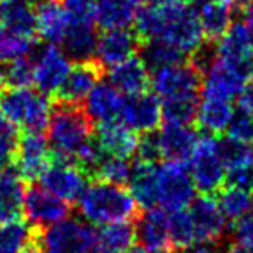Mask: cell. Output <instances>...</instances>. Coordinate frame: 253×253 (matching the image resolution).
<instances>
[{
	"label": "cell",
	"mask_w": 253,
	"mask_h": 253,
	"mask_svg": "<svg viewBox=\"0 0 253 253\" xmlns=\"http://www.w3.org/2000/svg\"><path fill=\"white\" fill-rule=\"evenodd\" d=\"M92 139V120L82 104L54 101L47 125V141L54 158L75 162L80 149Z\"/></svg>",
	"instance_id": "obj_1"
},
{
	"label": "cell",
	"mask_w": 253,
	"mask_h": 253,
	"mask_svg": "<svg viewBox=\"0 0 253 253\" xmlns=\"http://www.w3.org/2000/svg\"><path fill=\"white\" fill-rule=\"evenodd\" d=\"M137 201L130 191L111 182L94 180L78 200L82 217L95 225H109L116 222L137 220Z\"/></svg>",
	"instance_id": "obj_2"
},
{
	"label": "cell",
	"mask_w": 253,
	"mask_h": 253,
	"mask_svg": "<svg viewBox=\"0 0 253 253\" xmlns=\"http://www.w3.org/2000/svg\"><path fill=\"white\" fill-rule=\"evenodd\" d=\"M49 99L30 87H9L0 92V113L9 123L21 126L23 132H43L49 125Z\"/></svg>",
	"instance_id": "obj_3"
},
{
	"label": "cell",
	"mask_w": 253,
	"mask_h": 253,
	"mask_svg": "<svg viewBox=\"0 0 253 253\" xmlns=\"http://www.w3.org/2000/svg\"><path fill=\"white\" fill-rule=\"evenodd\" d=\"M158 5L163 18V28L158 39L177 47L189 57V54L205 42L196 11L187 0H170Z\"/></svg>",
	"instance_id": "obj_4"
},
{
	"label": "cell",
	"mask_w": 253,
	"mask_h": 253,
	"mask_svg": "<svg viewBox=\"0 0 253 253\" xmlns=\"http://www.w3.org/2000/svg\"><path fill=\"white\" fill-rule=\"evenodd\" d=\"M189 170L193 182L201 196H217L225 186L227 170L218 151V141L215 135L205 134L198 142L189 158Z\"/></svg>",
	"instance_id": "obj_5"
},
{
	"label": "cell",
	"mask_w": 253,
	"mask_h": 253,
	"mask_svg": "<svg viewBox=\"0 0 253 253\" xmlns=\"http://www.w3.org/2000/svg\"><path fill=\"white\" fill-rule=\"evenodd\" d=\"M43 253H99L97 231L78 218L54 224L39 232Z\"/></svg>",
	"instance_id": "obj_6"
},
{
	"label": "cell",
	"mask_w": 253,
	"mask_h": 253,
	"mask_svg": "<svg viewBox=\"0 0 253 253\" xmlns=\"http://www.w3.org/2000/svg\"><path fill=\"white\" fill-rule=\"evenodd\" d=\"M196 186L184 162L167 160L158 169V203L165 210L177 211L191 207Z\"/></svg>",
	"instance_id": "obj_7"
},
{
	"label": "cell",
	"mask_w": 253,
	"mask_h": 253,
	"mask_svg": "<svg viewBox=\"0 0 253 253\" xmlns=\"http://www.w3.org/2000/svg\"><path fill=\"white\" fill-rule=\"evenodd\" d=\"M70 203L50 191H47L43 186L32 184L26 187L25 201H23V213L32 227L35 229H47L54 224L66 220L70 215Z\"/></svg>",
	"instance_id": "obj_8"
},
{
	"label": "cell",
	"mask_w": 253,
	"mask_h": 253,
	"mask_svg": "<svg viewBox=\"0 0 253 253\" xmlns=\"http://www.w3.org/2000/svg\"><path fill=\"white\" fill-rule=\"evenodd\" d=\"M151 87L162 99L180 97V95L200 94L203 87V75L189 63L173 64L153 71Z\"/></svg>",
	"instance_id": "obj_9"
},
{
	"label": "cell",
	"mask_w": 253,
	"mask_h": 253,
	"mask_svg": "<svg viewBox=\"0 0 253 253\" xmlns=\"http://www.w3.org/2000/svg\"><path fill=\"white\" fill-rule=\"evenodd\" d=\"M87 173L73 162L54 158L45 172L40 177V182L47 191L56 194L57 198L73 203L82 198L87 189Z\"/></svg>",
	"instance_id": "obj_10"
},
{
	"label": "cell",
	"mask_w": 253,
	"mask_h": 253,
	"mask_svg": "<svg viewBox=\"0 0 253 253\" xmlns=\"http://www.w3.org/2000/svg\"><path fill=\"white\" fill-rule=\"evenodd\" d=\"M104 77V66L99 61L88 59L80 61L71 66L68 77L54 94L56 102H66V104H82L88 97L94 87Z\"/></svg>",
	"instance_id": "obj_11"
},
{
	"label": "cell",
	"mask_w": 253,
	"mask_h": 253,
	"mask_svg": "<svg viewBox=\"0 0 253 253\" xmlns=\"http://www.w3.org/2000/svg\"><path fill=\"white\" fill-rule=\"evenodd\" d=\"M50 146L42 132H23L16 148V170L25 180L40 179L50 165Z\"/></svg>",
	"instance_id": "obj_12"
},
{
	"label": "cell",
	"mask_w": 253,
	"mask_h": 253,
	"mask_svg": "<svg viewBox=\"0 0 253 253\" xmlns=\"http://www.w3.org/2000/svg\"><path fill=\"white\" fill-rule=\"evenodd\" d=\"M37 90L43 94H56L71 70L70 57L56 43H49L33 57Z\"/></svg>",
	"instance_id": "obj_13"
},
{
	"label": "cell",
	"mask_w": 253,
	"mask_h": 253,
	"mask_svg": "<svg viewBox=\"0 0 253 253\" xmlns=\"http://www.w3.org/2000/svg\"><path fill=\"white\" fill-rule=\"evenodd\" d=\"M217 56L245 75H253V35L245 23H232L217 42Z\"/></svg>",
	"instance_id": "obj_14"
},
{
	"label": "cell",
	"mask_w": 253,
	"mask_h": 253,
	"mask_svg": "<svg viewBox=\"0 0 253 253\" xmlns=\"http://www.w3.org/2000/svg\"><path fill=\"white\" fill-rule=\"evenodd\" d=\"M191 218L196 245H217L225 234V217L211 196H200L191 203Z\"/></svg>",
	"instance_id": "obj_15"
},
{
	"label": "cell",
	"mask_w": 253,
	"mask_h": 253,
	"mask_svg": "<svg viewBox=\"0 0 253 253\" xmlns=\"http://www.w3.org/2000/svg\"><path fill=\"white\" fill-rule=\"evenodd\" d=\"M137 239L148 253H175L165 208H149L137 217Z\"/></svg>",
	"instance_id": "obj_16"
},
{
	"label": "cell",
	"mask_w": 253,
	"mask_h": 253,
	"mask_svg": "<svg viewBox=\"0 0 253 253\" xmlns=\"http://www.w3.org/2000/svg\"><path fill=\"white\" fill-rule=\"evenodd\" d=\"M142 42L135 32L106 30L97 42V61L104 68H115L141 52Z\"/></svg>",
	"instance_id": "obj_17"
},
{
	"label": "cell",
	"mask_w": 253,
	"mask_h": 253,
	"mask_svg": "<svg viewBox=\"0 0 253 253\" xmlns=\"http://www.w3.org/2000/svg\"><path fill=\"white\" fill-rule=\"evenodd\" d=\"M248 75L236 70L234 66L218 59L213 63L207 75H205L201 95L203 99H220V101H231L232 97L241 94Z\"/></svg>",
	"instance_id": "obj_18"
},
{
	"label": "cell",
	"mask_w": 253,
	"mask_h": 253,
	"mask_svg": "<svg viewBox=\"0 0 253 253\" xmlns=\"http://www.w3.org/2000/svg\"><path fill=\"white\" fill-rule=\"evenodd\" d=\"M196 11L207 42L217 43L232 25V0H187Z\"/></svg>",
	"instance_id": "obj_19"
},
{
	"label": "cell",
	"mask_w": 253,
	"mask_h": 253,
	"mask_svg": "<svg viewBox=\"0 0 253 253\" xmlns=\"http://www.w3.org/2000/svg\"><path fill=\"white\" fill-rule=\"evenodd\" d=\"M162 118V104H160V97L156 94L146 92L141 95L126 97L122 123L128 125L132 130L141 132V134L156 130Z\"/></svg>",
	"instance_id": "obj_20"
},
{
	"label": "cell",
	"mask_w": 253,
	"mask_h": 253,
	"mask_svg": "<svg viewBox=\"0 0 253 253\" xmlns=\"http://www.w3.org/2000/svg\"><path fill=\"white\" fill-rule=\"evenodd\" d=\"M126 99L116 87H113L109 82H99L94 90L88 94L85 102V111L88 113L92 122L111 123L122 122L123 108Z\"/></svg>",
	"instance_id": "obj_21"
},
{
	"label": "cell",
	"mask_w": 253,
	"mask_h": 253,
	"mask_svg": "<svg viewBox=\"0 0 253 253\" xmlns=\"http://www.w3.org/2000/svg\"><path fill=\"white\" fill-rule=\"evenodd\" d=\"M95 141L106 155L122 160L132 158L139 148V137L135 130L122 122L101 123L95 134Z\"/></svg>",
	"instance_id": "obj_22"
},
{
	"label": "cell",
	"mask_w": 253,
	"mask_h": 253,
	"mask_svg": "<svg viewBox=\"0 0 253 253\" xmlns=\"http://www.w3.org/2000/svg\"><path fill=\"white\" fill-rule=\"evenodd\" d=\"M108 78L113 87H116L128 97L146 94L151 87L149 68L141 56H134L132 59L111 68Z\"/></svg>",
	"instance_id": "obj_23"
},
{
	"label": "cell",
	"mask_w": 253,
	"mask_h": 253,
	"mask_svg": "<svg viewBox=\"0 0 253 253\" xmlns=\"http://www.w3.org/2000/svg\"><path fill=\"white\" fill-rule=\"evenodd\" d=\"M37 33L49 43H63L71 26L61 0H39L35 5Z\"/></svg>",
	"instance_id": "obj_24"
},
{
	"label": "cell",
	"mask_w": 253,
	"mask_h": 253,
	"mask_svg": "<svg viewBox=\"0 0 253 253\" xmlns=\"http://www.w3.org/2000/svg\"><path fill=\"white\" fill-rule=\"evenodd\" d=\"M158 134L163 158L172 160V162H186L191 158L198 142V135L189 125L165 122Z\"/></svg>",
	"instance_id": "obj_25"
},
{
	"label": "cell",
	"mask_w": 253,
	"mask_h": 253,
	"mask_svg": "<svg viewBox=\"0 0 253 253\" xmlns=\"http://www.w3.org/2000/svg\"><path fill=\"white\" fill-rule=\"evenodd\" d=\"M142 0H97L95 23L99 28L126 30L137 19Z\"/></svg>",
	"instance_id": "obj_26"
},
{
	"label": "cell",
	"mask_w": 253,
	"mask_h": 253,
	"mask_svg": "<svg viewBox=\"0 0 253 253\" xmlns=\"http://www.w3.org/2000/svg\"><path fill=\"white\" fill-rule=\"evenodd\" d=\"M0 25L9 32L28 39L39 35L35 7L30 0H0Z\"/></svg>",
	"instance_id": "obj_27"
},
{
	"label": "cell",
	"mask_w": 253,
	"mask_h": 253,
	"mask_svg": "<svg viewBox=\"0 0 253 253\" xmlns=\"http://www.w3.org/2000/svg\"><path fill=\"white\" fill-rule=\"evenodd\" d=\"M18 170H2L0 172V224L18 220L23 213L26 187Z\"/></svg>",
	"instance_id": "obj_28"
},
{
	"label": "cell",
	"mask_w": 253,
	"mask_h": 253,
	"mask_svg": "<svg viewBox=\"0 0 253 253\" xmlns=\"http://www.w3.org/2000/svg\"><path fill=\"white\" fill-rule=\"evenodd\" d=\"M128 186L132 196L142 210L155 208L158 203V170L155 163L137 160L132 167Z\"/></svg>",
	"instance_id": "obj_29"
},
{
	"label": "cell",
	"mask_w": 253,
	"mask_h": 253,
	"mask_svg": "<svg viewBox=\"0 0 253 253\" xmlns=\"http://www.w3.org/2000/svg\"><path fill=\"white\" fill-rule=\"evenodd\" d=\"M232 118H234V109L229 101L203 99L200 109H198L196 125L200 130L207 132V134L220 135L225 130H229Z\"/></svg>",
	"instance_id": "obj_30"
},
{
	"label": "cell",
	"mask_w": 253,
	"mask_h": 253,
	"mask_svg": "<svg viewBox=\"0 0 253 253\" xmlns=\"http://www.w3.org/2000/svg\"><path fill=\"white\" fill-rule=\"evenodd\" d=\"M99 37L94 25H71L63 40L64 52L75 63L94 59Z\"/></svg>",
	"instance_id": "obj_31"
},
{
	"label": "cell",
	"mask_w": 253,
	"mask_h": 253,
	"mask_svg": "<svg viewBox=\"0 0 253 253\" xmlns=\"http://www.w3.org/2000/svg\"><path fill=\"white\" fill-rule=\"evenodd\" d=\"M137 229L132 222H116L104 225L97 232L99 253H126L134 248Z\"/></svg>",
	"instance_id": "obj_32"
},
{
	"label": "cell",
	"mask_w": 253,
	"mask_h": 253,
	"mask_svg": "<svg viewBox=\"0 0 253 253\" xmlns=\"http://www.w3.org/2000/svg\"><path fill=\"white\" fill-rule=\"evenodd\" d=\"M217 205L224 217L236 224L239 218L253 210V193L225 184L217 194Z\"/></svg>",
	"instance_id": "obj_33"
},
{
	"label": "cell",
	"mask_w": 253,
	"mask_h": 253,
	"mask_svg": "<svg viewBox=\"0 0 253 253\" xmlns=\"http://www.w3.org/2000/svg\"><path fill=\"white\" fill-rule=\"evenodd\" d=\"M39 231L19 218L0 224V253H21L37 238Z\"/></svg>",
	"instance_id": "obj_34"
},
{
	"label": "cell",
	"mask_w": 253,
	"mask_h": 253,
	"mask_svg": "<svg viewBox=\"0 0 253 253\" xmlns=\"http://www.w3.org/2000/svg\"><path fill=\"white\" fill-rule=\"evenodd\" d=\"M141 57L144 59V63L148 64L149 70H153V71L160 70V68H165V66H173V64L186 63V54L162 39H155V40H149V42L142 43Z\"/></svg>",
	"instance_id": "obj_35"
},
{
	"label": "cell",
	"mask_w": 253,
	"mask_h": 253,
	"mask_svg": "<svg viewBox=\"0 0 253 253\" xmlns=\"http://www.w3.org/2000/svg\"><path fill=\"white\" fill-rule=\"evenodd\" d=\"M198 109H200V94H189L163 99L162 115L169 123L191 125L193 122H196Z\"/></svg>",
	"instance_id": "obj_36"
},
{
	"label": "cell",
	"mask_w": 253,
	"mask_h": 253,
	"mask_svg": "<svg viewBox=\"0 0 253 253\" xmlns=\"http://www.w3.org/2000/svg\"><path fill=\"white\" fill-rule=\"evenodd\" d=\"M218 151H220L222 162H224L227 172L253 167V146L238 141L231 135L218 141Z\"/></svg>",
	"instance_id": "obj_37"
},
{
	"label": "cell",
	"mask_w": 253,
	"mask_h": 253,
	"mask_svg": "<svg viewBox=\"0 0 253 253\" xmlns=\"http://www.w3.org/2000/svg\"><path fill=\"white\" fill-rule=\"evenodd\" d=\"M170 239H172V246L175 253H180L196 245V231H194V224L189 211H172V215H170Z\"/></svg>",
	"instance_id": "obj_38"
},
{
	"label": "cell",
	"mask_w": 253,
	"mask_h": 253,
	"mask_svg": "<svg viewBox=\"0 0 253 253\" xmlns=\"http://www.w3.org/2000/svg\"><path fill=\"white\" fill-rule=\"evenodd\" d=\"M132 167L128 163V160L115 158V156H109L104 153L102 160L99 162V165L95 167L94 173H92V182L94 180H101V182H111L123 186L130 180Z\"/></svg>",
	"instance_id": "obj_39"
},
{
	"label": "cell",
	"mask_w": 253,
	"mask_h": 253,
	"mask_svg": "<svg viewBox=\"0 0 253 253\" xmlns=\"http://www.w3.org/2000/svg\"><path fill=\"white\" fill-rule=\"evenodd\" d=\"M35 39L21 37L0 26V63H12L33 52Z\"/></svg>",
	"instance_id": "obj_40"
},
{
	"label": "cell",
	"mask_w": 253,
	"mask_h": 253,
	"mask_svg": "<svg viewBox=\"0 0 253 253\" xmlns=\"http://www.w3.org/2000/svg\"><path fill=\"white\" fill-rule=\"evenodd\" d=\"M5 80L11 87H30L35 84V66L32 57H21L5 68Z\"/></svg>",
	"instance_id": "obj_41"
},
{
	"label": "cell",
	"mask_w": 253,
	"mask_h": 253,
	"mask_svg": "<svg viewBox=\"0 0 253 253\" xmlns=\"http://www.w3.org/2000/svg\"><path fill=\"white\" fill-rule=\"evenodd\" d=\"M71 25H95L97 0H61Z\"/></svg>",
	"instance_id": "obj_42"
},
{
	"label": "cell",
	"mask_w": 253,
	"mask_h": 253,
	"mask_svg": "<svg viewBox=\"0 0 253 253\" xmlns=\"http://www.w3.org/2000/svg\"><path fill=\"white\" fill-rule=\"evenodd\" d=\"M227 135L253 146V115L245 111H239L238 115H234L231 125H229Z\"/></svg>",
	"instance_id": "obj_43"
},
{
	"label": "cell",
	"mask_w": 253,
	"mask_h": 253,
	"mask_svg": "<svg viewBox=\"0 0 253 253\" xmlns=\"http://www.w3.org/2000/svg\"><path fill=\"white\" fill-rule=\"evenodd\" d=\"M137 156L142 162L156 163L162 156V148H160V134L156 130L146 132L139 139Z\"/></svg>",
	"instance_id": "obj_44"
},
{
	"label": "cell",
	"mask_w": 253,
	"mask_h": 253,
	"mask_svg": "<svg viewBox=\"0 0 253 253\" xmlns=\"http://www.w3.org/2000/svg\"><path fill=\"white\" fill-rule=\"evenodd\" d=\"M18 134L16 128L11 126L9 130L0 134V172L7 170L11 162H14L16 156V148H18Z\"/></svg>",
	"instance_id": "obj_45"
},
{
	"label": "cell",
	"mask_w": 253,
	"mask_h": 253,
	"mask_svg": "<svg viewBox=\"0 0 253 253\" xmlns=\"http://www.w3.org/2000/svg\"><path fill=\"white\" fill-rule=\"evenodd\" d=\"M234 236L238 245L253 253V210L234 224Z\"/></svg>",
	"instance_id": "obj_46"
},
{
	"label": "cell",
	"mask_w": 253,
	"mask_h": 253,
	"mask_svg": "<svg viewBox=\"0 0 253 253\" xmlns=\"http://www.w3.org/2000/svg\"><path fill=\"white\" fill-rule=\"evenodd\" d=\"M238 104L241 111L253 115V75L246 80L241 94L238 95Z\"/></svg>",
	"instance_id": "obj_47"
},
{
	"label": "cell",
	"mask_w": 253,
	"mask_h": 253,
	"mask_svg": "<svg viewBox=\"0 0 253 253\" xmlns=\"http://www.w3.org/2000/svg\"><path fill=\"white\" fill-rule=\"evenodd\" d=\"M243 16H245V19H246V23L245 25L248 26V30L252 32V35H253V0L250 2L248 5L245 7V11L241 12Z\"/></svg>",
	"instance_id": "obj_48"
},
{
	"label": "cell",
	"mask_w": 253,
	"mask_h": 253,
	"mask_svg": "<svg viewBox=\"0 0 253 253\" xmlns=\"http://www.w3.org/2000/svg\"><path fill=\"white\" fill-rule=\"evenodd\" d=\"M39 232H40V231H39ZM21 253H43L42 245H40V241H39V234H37V238L33 239V241L30 243V245L26 246V248L23 250Z\"/></svg>",
	"instance_id": "obj_49"
},
{
	"label": "cell",
	"mask_w": 253,
	"mask_h": 253,
	"mask_svg": "<svg viewBox=\"0 0 253 253\" xmlns=\"http://www.w3.org/2000/svg\"><path fill=\"white\" fill-rule=\"evenodd\" d=\"M224 253H252V252H248V250L243 248L241 245L234 243V245H229L227 248H225V252H224Z\"/></svg>",
	"instance_id": "obj_50"
},
{
	"label": "cell",
	"mask_w": 253,
	"mask_h": 253,
	"mask_svg": "<svg viewBox=\"0 0 253 253\" xmlns=\"http://www.w3.org/2000/svg\"><path fill=\"white\" fill-rule=\"evenodd\" d=\"M11 126H14V125H12V123H9L7 120H5V116L0 113V134H2V132H5V130H9Z\"/></svg>",
	"instance_id": "obj_51"
},
{
	"label": "cell",
	"mask_w": 253,
	"mask_h": 253,
	"mask_svg": "<svg viewBox=\"0 0 253 253\" xmlns=\"http://www.w3.org/2000/svg\"><path fill=\"white\" fill-rule=\"evenodd\" d=\"M4 84H7V80H5V70L0 66V92L4 90Z\"/></svg>",
	"instance_id": "obj_52"
},
{
	"label": "cell",
	"mask_w": 253,
	"mask_h": 253,
	"mask_svg": "<svg viewBox=\"0 0 253 253\" xmlns=\"http://www.w3.org/2000/svg\"><path fill=\"white\" fill-rule=\"evenodd\" d=\"M126 253H148V252L141 246V248H132L130 252H126Z\"/></svg>",
	"instance_id": "obj_53"
},
{
	"label": "cell",
	"mask_w": 253,
	"mask_h": 253,
	"mask_svg": "<svg viewBox=\"0 0 253 253\" xmlns=\"http://www.w3.org/2000/svg\"><path fill=\"white\" fill-rule=\"evenodd\" d=\"M194 253H215V252H211V250H207V248H201V250H196Z\"/></svg>",
	"instance_id": "obj_54"
},
{
	"label": "cell",
	"mask_w": 253,
	"mask_h": 253,
	"mask_svg": "<svg viewBox=\"0 0 253 253\" xmlns=\"http://www.w3.org/2000/svg\"><path fill=\"white\" fill-rule=\"evenodd\" d=\"M232 2H234V0H232Z\"/></svg>",
	"instance_id": "obj_55"
}]
</instances>
